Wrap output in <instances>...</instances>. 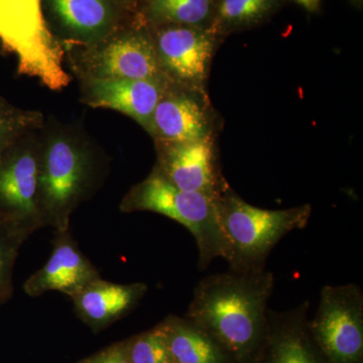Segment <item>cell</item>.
Returning a JSON list of instances; mask_svg holds the SVG:
<instances>
[{"mask_svg":"<svg viewBox=\"0 0 363 363\" xmlns=\"http://www.w3.org/2000/svg\"><path fill=\"white\" fill-rule=\"evenodd\" d=\"M26 240L23 234L0 223V306L13 295L14 264L21 245Z\"/></svg>","mask_w":363,"mask_h":363,"instance_id":"cell-22","label":"cell"},{"mask_svg":"<svg viewBox=\"0 0 363 363\" xmlns=\"http://www.w3.org/2000/svg\"><path fill=\"white\" fill-rule=\"evenodd\" d=\"M78 363H89V357L84 358V359L81 360Z\"/></svg>","mask_w":363,"mask_h":363,"instance_id":"cell-25","label":"cell"},{"mask_svg":"<svg viewBox=\"0 0 363 363\" xmlns=\"http://www.w3.org/2000/svg\"><path fill=\"white\" fill-rule=\"evenodd\" d=\"M157 61L172 84L207 93L217 40L210 28L161 25L152 33Z\"/></svg>","mask_w":363,"mask_h":363,"instance_id":"cell-8","label":"cell"},{"mask_svg":"<svg viewBox=\"0 0 363 363\" xmlns=\"http://www.w3.org/2000/svg\"><path fill=\"white\" fill-rule=\"evenodd\" d=\"M274 276L266 269L210 274L196 286L185 317L234 363H255L266 341Z\"/></svg>","mask_w":363,"mask_h":363,"instance_id":"cell-1","label":"cell"},{"mask_svg":"<svg viewBox=\"0 0 363 363\" xmlns=\"http://www.w3.org/2000/svg\"><path fill=\"white\" fill-rule=\"evenodd\" d=\"M277 1L278 0H220L217 6L216 21L210 28L217 37L219 33L255 25L271 13Z\"/></svg>","mask_w":363,"mask_h":363,"instance_id":"cell-19","label":"cell"},{"mask_svg":"<svg viewBox=\"0 0 363 363\" xmlns=\"http://www.w3.org/2000/svg\"><path fill=\"white\" fill-rule=\"evenodd\" d=\"M159 324L175 363H234L211 336L185 317L169 315Z\"/></svg>","mask_w":363,"mask_h":363,"instance_id":"cell-17","label":"cell"},{"mask_svg":"<svg viewBox=\"0 0 363 363\" xmlns=\"http://www.w3.org/2000/svg\"><path fill=\"white\" fill-rule=\"evenodd\" d=\"M104 169L99 154L77 131L43 126L38 199L44 227L68 230L72 214L96 191Z\"/></svg>","mask_w":363,"mask_h":363,"instance_id":"cell-2","label":"cell"},{"mask_svg":"<svg viewBox=\"0 0 363 363\" xmlns=\"http://www.w3.org/2000/svg\"><path fill=\"white\" fill-rule=\"evenodd\" d=\"M80 66L84 69V78H166L157 61L152 35L140 30L121 33L91 45L89 51L82 55Z\"/></svg>","mask_w":363,"mask_h":363,"instance_id":"cell-9","label":"cell"},{"mask_svg":"<svg viewBox=\"0 0 363 363\" xmlns=\"http://www.w3.org/2000/svg\"><path fill=\"white\" fill-rule=\"evenodd\" d=\"M119 209L123 213L154 212L185 226L197 243L200 269H206L218 257L225 259L228 245L216 199L177 188L156 169L128 191Z\"/></svg>","mask_w":363,"mask_h":363,"instance_id":"cell-4","label":"cell"},{"mask_svg":"<svg viewBox=\"0 0 363 363\" xmlns=\"http://www.w3.org/2000/svg\"><path fill=\"white\" fill-rule=\"evenodd\" d=\"M308 330L326 363H363V291L357 284L325 286Z\"/></svg>","mask_w":363,"mask_h":363,"instance_id":"cell-7","label":"cell"},{"mask_svg":"<svg viewBox=\"0 0 363 363\" xmlns=\"http://www.w3.org/2000/svg\"><path fill=\"white\" fill-rule=\"evenodd\" d=\"M52 242V255L45 266L23 284L26 295L35 298L56 291L72 298L101 278L94 264L81 252L69 229L55 233Z\"/></svg>","mask_w":363,"mask_h":363,"instance_id":"cell-12","label":"cell"},{"mask_svg":"<svg viewBox=\"0 0 363 363\" xmlns=\"http://www.w3.org/2000/svg\"><path fill=\"white\" fill-rule=\"evenodd\" d=\"M89 363H130L125 340L111 344L89 357Z\"/></svg>","mask_w":363,"mask_h":363,"instance_id":"cell-23","label":"cell"},{"mask_svg":"<svg viewBox=\"0 0 363 363\" xmlns=\"http://www.w3.org/2000/svg\"><path fill=\"white\" fill-rule=\"evenodd\" d=\"M43 126L0 154V223L26 238L44 227L38 199Z\"/></svg>","mask_w":363,"mask_h":363,"instance_id":"cell-6","label":"cell"},{"mask_svg":"<svg viewBox=\"0 0 363 363\" xmlns=\"http://www.w3.org/2000/svg\"><path fill=\"white\" fill-rule=\"evenodd\" d=\"M219 221L228 245L225 260L233 272L266 269L269 253L294 230L304 229L311 218V205L269 210L252 206L230 186L216 198Z\"/></svg>","mask_w":363,"mask_h":363,"instance_id":"cell-3","label":"cell"},{"mask_svg":"<svg viewBox=\"0 0 363 363\" xmlns=\"http://www.w3.org/2000/svg\"><path fill=\"white\" fill-rule=\"evenodd\" d=\"M169 83L167 78L155 80L84 78L82 101L94 108L112 109L125 114L147 131L152 113Z\"/></svg>","mask_w":363,"mask_h":363,"instance_id":"cell-13","label":"cell"},{"mask_svg":"<svg viewBox=\"0 0 363 363\" xmlns=\"http://www.w3.org/2000/svg\"><path fill=\"white\" fill-rule=\"evenodd\" d=\"M0 48L14 56L21 75L52 91L70 84L65 52L47 25L42 0H0Z\"/></svg>","mask_w":363,"mask_h":363,"instance_id":"cell-5","label":"cell"},{"mask_svg":"<svg viewBox=\"0 0 363 363\" xmlns=\"http://www.w3.org/2000/svg\"><path fill=\"white\" fill-rule=\"evenodd\" d=\"M155 143L157 164L154 169L177 188L216 199L229 185L219 166L216 138Z\"/></svg>","mask_w":363,"mask_h":363,"instance_id":"cell-10","label":"cell"},{"mask_svg":"<svg viewBox=\"0 0 363 363\" xmlns=\"http://www.w3.org/2000/svg\"><path fill=\"white\" fill-rule=\"evenodd\" d=\"M309 301L288 311L269 309L266 341L255 363H326L308 330Z\"/></svg>","mask_w":363,"mask_h":363,"instance_id":"cell-14","label":"cell"},{"mask_svg":"<svg viewBox=\"0 0 363 363\" xmlns=\"http://www.w3.org/2000/svg\"><path fill=\"white\" fill-rule=\"evenodd\" d=\"M295 1L308 11H312L317 9L320 0H295Z\"/></svg>","mask_w":363,"mask_h":363,"instance_id":"cell-24","label":"cell"},{"mask_svg":"<svg viewBox=\"0 0 363 363\" xmlns=\"http://www.w3.org/2000/svg\"><path fill=\"white\" fill-rule=\"evenodd\" d=\"M130 363H175L161 325L126 339Z\"/></svg>","mask_w":363,"mask_h":363,"instance_id":"cell-21","label":"cell"},{"mask_svg":"<svg viewBox=\"0 0 363 363\" xmlns=\"http://www.w3.org/2000/svg\"><path fill=\"white\" fill-rule=\"evenodd\" d=\"M213 0H149L147 13L157 25L206 26Z\"/></svg>","mask_w":363,"mask_h":363,"instance_id":"cell-18","label":"cell"},{"mask_svg":"<svg viewBox=\"0 0 363 363\" xmlns=\"http://www.w3.org/2000/svg\"><path fill=\"white\" fill-rule=\"evenodd\" d=\"M147 292V286L143 283L121 285L100 278L86 286L72 301L79 319L94 333H99L128 316Z\"/></svg>","mask_w":363,"mask_h":363,"instance_id":"cell-15","label":"cell"},{"mask_svg":"<svg viewBox=\"0 0 363 363\" xmlns=\"http://www.w3.org/2000/svg\"><path fill=\"white\" fill-rule=\"evenodd\" d=\"M43 125L42 113L18 108L0 96V154L21 135Z\"/></svg>","mask_w":363,"mask_h":363,"instance_id":"cell-20","label":"cell"},{"mask_svg":"<svg viewBox=\"0 0 363 363\" xmlns=\"http://www.w3.org/2000/svg\"><path fill=\"white\" fill-rule=\"evenodd\" d=\"M147 133L155 142L162 143L216 138V119L208 93L169 82L152 113Z\"/></svg>","mask_w":363,"mask_h":363,"instance_id":"cell-11","label":"cell"},{"mask_svg":"<svg viewBox=\"0 0 363 363\" xmlns=\"http://www.w3.org/2000/svg\"><path fill=\"white\" fill-rule=\"evenodd\" d=\"M48 4L74 40L93 45L111 35L116 13L109 0H48Z\"/></svg>","mask_w":363,"mask_h":363,"instance_id":"cell-16","label":"cell"}]
</instances>
